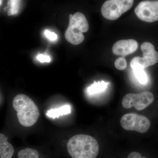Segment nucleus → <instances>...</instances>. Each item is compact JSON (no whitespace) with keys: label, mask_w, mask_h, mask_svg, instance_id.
<instances>
[{"label":"nucleus","mask_w":158,"mask_h":158,"mask_svg":"<svg viewBox=\"0 0 158 158\" xmlns=\"http://www.w3.org/2000/svg\"><path fill=\"white\" fill-rule=\"evenodd\" d=\"M89 24L85 15L77 12L69 16V24L65 32V39L73 45H78L85 40L83 33L88 32Z\"/></svg>","instance_id":"nucleus-3"},{"label":"nucleus","mask_w":158,"mask_h":158,"mask_svg":"<svg viewBox=\"0 0 158 158\" xmlns=\"http://www.w3.org/2000/svg\"><path fill=\"white\" fill-rule=\"evenodd\" d=\"M154 100V97L151 92L144 91L139 94L129 93L125 95L122 100V106L126 109L134 107L136 110H144L151 104Z\"/></svg>","instance_id":"nucleus-7"},{"label":"nucleus","mask_w":158,"mask_h":158,"mask_svg":"<svg viewBox=\"0 0 158 158\" xmlns=\"http://www.w3.org/2000/svg\"><path fill=\"white\" fill-rule=\"evenodd\" d=\"M44 34L47 38L52 41H55L58 38V36L56 33L51 32L48 30H46L44 31Z\"/></svg>","instance_id":"nucleus-16"},{"label":"nucleus","mask_w":158,"mask_h":158,"mask_svg":"<svg viewBox=\"0 0 158 158\" xmlns=\"http://www.w3.org/2000/svg\"><path fill=\"white\" fill-rule=\"evenodd\" d=\"M134 0H107L103 4L101 13L105 18L115 20L132 8Z\"/></svg>","instance_id":"nucleus-4"},{"label":"nucleus","mask_w":158,"mask_h":158,"mask_svg":"<svg viewBox=\"0 0 158 158\" xmlns=\"http://www.w3.org/2000/svg\"><path fill=\"white\" fill-rule=\"evenodd\" d=\"M15 150L12 144L8 141V138L0 134V158H12Z\"/></svg>","instance_id":"nucleus-10"},{"label":"nucleus","mask_w":158,"mask_h":158,"mask_svg":"<svg viewBox=\"0 0 158 158\" xmlns=\"http://www.w3.org/2000/svg\"><path fill=\"white\" fill-rule=\"evenodd\" d=\"M13 107L17 112L20 124L30 127L35 124L40 116L39 109L34 102L23 94L16 95L13 100Z\"/></svg>","instance_id":"nucleus-2"},{"label":"nucleus","mask_w":158,"mask_h":158,"mask_svg":"<svg viewBox=\"0 0 158 158\" xmlns=\"http://www.w3.org/2000/svg\"><path fill=\"white\" fill-rule=\"evenodd\" d=\"M127 158H147L145 157L141 156V155L139 153L133 152L130 153L128 156Z\"/></svg>","instance_id":"nucleus-18"},{"label":"nucleus","mask_w":158,"mask_h":158,"mask_svg":"<svg viewBox=\"0 0 158 158\" xmlns=\"http://www.w3.org/2000/svg\"><path fill=\"white\" fill-rule=\"evenodd\" d=\"M138 47V43L135 40H121L113 45L112 51L114 55L125 56L135 52Z\"/></svg>","instance_id":"nucleus-9"},{"label":"nucleus","mask_w":158,"mask_h":158,"mask_svg":"<svg viewBox=\"0 0 158 158\" xmlns=\"http://www.w3.org/2000/svg\"><path fill=\"white\" fill-rule=\"evenodd\" d=\"M109 84L108 82H106L104 81L98 82L94 81L93 84L87 88V93L89 95H93L102 93L106 90Z\"/></svg>","instance_id":"nucleus-11"},{"label":"nucleus","mask_w":158,"mask_h":158,"mask_svg":"<svg viewBox=\"0 0 158 158\" xmlns=\"http://www.w3.org/2000/svg\"><path fill=\"white\" fill-rule=\"evenodd\" d=\"M18 158H39V154L36 150L31 148L22 149L18 153Z\"/></svg>","instance_id":"nucleus-13"},{"label":"nucleus","mask_w":158,"mask_h":158,"mask_svg":"<svg viewBox=\"0 0 158 158\" xmlns=\"http://www.w3.org/2000/svg\"><path fill=\"white\" fill-rule=\"evenodd\" d=\"M37 59L41 63L44 62H51L50 57L44 54H40L37 57Z\"/></svg>","instance_id":"nucleus-17"},{"label":"nucleus","mask_w":158,"mask_h":158,"mask_svg":"<svg viewBox=\"0 0 158 158\" xmlns=\"http://www.w3.org/2000/svg\"><path fill=\"white\" fill-rule=\"evenodd\" d=\"M120 124L126 131L144 133L149 130L151 123L145 116L135 113H127L122 117Z\"/></svg>","instance_id":"nucleus-6"},{"label":"nucleus","mask_w":158,"mask_h":158,"mask_svg":"<svg viewBox=\"0 0 158 158\" xmlns=\"http://www.w3.org/2000/svg\"><path fill=\"white\" fill-rule=\"evenodd\" d=\"M114 65L115 67L118 70H124L127 66L126 59L124 57L118 58L115 61Z\"/></svg>","instance_id":"nucleus-15"},{"label":"nucleus","mask_w":158,"mask_h":158,"mask_svg":"<svg viewBox=\"0 0 158 158\" xmlns=\"http://www.w3.org/2000/svg\"><path fill=\"white\" fill-rule=\"evenodd\" d=\"M141 49L143 53V57H134L130 63L131 68L132 69L136 68L144 69L157 63L158 53L152 44L148 42L143 43L141 44Z\"/></svg>","instance_id":"nucleus-5"},{"label":"nucleus","mask_w":158,"mask_h":158,"mask_svg":"<svg viewBox=\"0 0 158 158\" xmlns=\"http://www.w3.org/2000/svg\"><path fill=\"white\" fill-rule=\"evenodd\" d=\"M67 151L72 158H96L99 152L97 141L88 135H77L69 140Z\"/></svg>","instance_id":"nucleus-1"},{"label":"nucleus","mask_w":158,"mask_h":158,"mask_svg":"<svg viewBox=\"0 0 158 158\" xmlns=\"http://www.w3.org/2000/svg\"><path fill=\"white\" fill-rule=\"evenodd\" d=\"M134 73L139 83L141 84H145L148 81L147 74L144 71V69L141 68L133 69Z\"/></svg>","instance_id":"nucleus-14"},{"label":"nucleus","mask_w":158,"mask_h":158,"mask_svg":"<svg viewBox=\"0 0 158 158\" xmlns=\"http://www.w3.org/2000/svg\"><path fill=\"white\" fill-rule=\"evenodd\" d=\"M70 113V106L69 105H65L58 109H52L48 110L47 112L46 115L51 118H55Z\"/></svg>","instance_id":"nucleus-12"},{"label":"nucleus","mask_w":158,"mask_h":158,"mask_svg":"<svg viewBox=\"0 0 158 158\" xmlns=\"http://www.w3.org/2000/svg\"><path fill=\"white\" fill-rule=\"evenodd\" d=\"M138 18L148 23L158 20V1H144L138 4L135 10Z\"/></svg>","instance_id":"nucleus-8"}]
</instances>
